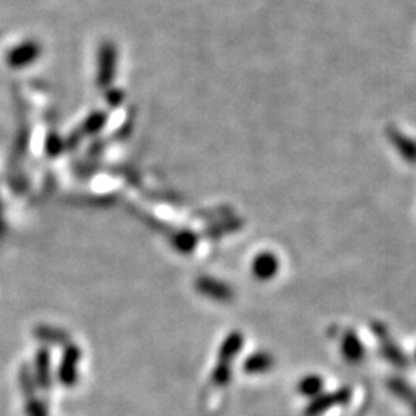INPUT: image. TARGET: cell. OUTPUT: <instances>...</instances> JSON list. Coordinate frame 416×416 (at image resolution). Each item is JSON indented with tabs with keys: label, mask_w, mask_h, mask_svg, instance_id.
<instances>
[{
	"label": "cell",
	"mask_w": 416,
	"mask_h": 416,
	"mask_svg": "<svg viewBox=\"0 0 416 416\" xmlns=\"http://www.w3.org/2000/svg\"><path fill=\"white\" fill-rule=\"evenodd\" d=\"M390 387L398 396L403 398V400L412 407L415 415H416V393L413 390H410V388L407 387L404 383H401V381H393Z\"/></svg>",
	"instance_id": "4"
},
{
	"label": "cell",
	"mask_w": 416,
	"mask_h": 416,
	"mask_svg": "<svg viewBox=\"0 0 416 416\" xmlns=\"http://www.w3.org/2000/svg\"><path fill=\"white\" fill-rule=\"evenodd\" d=\"M47 370H48L47 358L42 355V356L39 358V375H40L39 378L43 381V383H47V379H48V376H47V375H48V371H47Z\"/></svg>",
	"instance_id": "7"
},
{
	"label": "cell",
	"mask_w": 416,
	"mask_h": 416,
	"mask_svg": "<svg viewBox=\"0 0 416 416\" xmlns=\"http://www.w3.org/2000/svg\"><path fill=\"white\" fill-rule=\"evenodd\" d=\"M116 68V48L110 42L103 43L99 52V82L107 84Z\"/></svg>",
	"instance_id": "3"
},
{
	"label": "cell",
	"mask_w": 416,
	"mask_h": 416,
	"mask_svg": "<svg viewBox=\"0 0 416 416\" xmlns=\"http://www.w3.org/2000/svg\"><path fill=\"white\" fill-rule=\"evenodd\" d=\"M40 55V45L34 40H25L8 52V64L13 68H22L33 64Z\"/></svg>",
	"instance_id": "1"
},
{
	"label": "cell",
	"mask_w": 416,
	"mask_h": 416,
	"mask_svg": "<svg viewBox=\"0 0 416 416\" xmlns=\"http://www.w3.org/2000/svg\"><path fill=\"white\" fill-rule=\"evenodd\" d=\"M349 398H350V392L345 390V388L344 390L336 392V393H330V395L317 398L316 401H313L305 409V416H320L321 413L329 410L330 407H333V405L347 403Z\"/></svg>",
	"instance_id": "2"
},
{
	"label": "cell",
	"mask_w": 416,
	"mask_h": 416,
	"mask_svg": "<svg viewBox=\"0 0 416 416\" xmlns=\"http://www.w3.org/2000/svg\"><path fill=\"white\" fill-rule=\"evenodd\" d=\"M322 388V381L316 376H308L303 379V383L299 386L300 393H304L305 396H315L321 392Z\"/></svg>",
	"instance_id": "5"
},
{
	"label": "cell",
	"mask_w": 416,
	"mask_h": 416,
	"mask_svg": "<svg viewBox=\"0 0 416 416\" xmlns=\"http://www.w3.org/2000/svg\"><path fill=\"white\" fill-rule=\"evenodd\" d=\"M269 367H270V361L265 359L264 356L254 358V359L247 362V366H245V369L249 371H264V370H267Z\"/></svg>",
	"instance_id": "6"
}]
</instances>
